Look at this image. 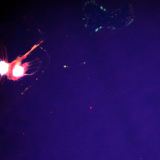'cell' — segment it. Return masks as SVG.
I'll return each instance as SVG.
<instances>
[{"label":"cell","instance_id":"obj_1","mask_svg":"<svg viewBox=\"0 0 160 160\" xmlns=\"http://www.w3.org/2000/svg\"><path fill=\"white\" fill-rule=\"evenodd\" d=\"M24 73V68L22 66L17 65L13 68L12 73L13 77L18 78L22 77Z\"/></svg>","mask_w":160,"mask_h":160},{"label":"cell","instance_id":"obj_2","mask_svg":"<svg viewBox=\"0 0 160 160\" xmlns=\"http://www.w3.org/2000/svg\"><path fill=\"white\" fill-rule=\"evenodd\" d=\"M8 64L4 61L0 62V75L1 76L4 75L8 71Z\"/></svg>","mask_w":160,"mask_h":160}]
</instances>
